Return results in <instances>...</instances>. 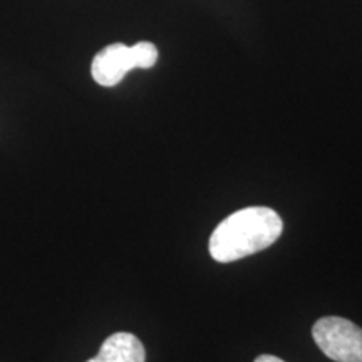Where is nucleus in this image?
<instances>
[{"label": "nucleus", "instance_id": "obj_1", "mask_svg": "<svg viewBox=\"0 0 362 362\" xmlns=\"http://www.w3.org/2000/svg\"><path fill=\"white\" fill-rule=\"evenodd\" d=\"M282 230L284 221L272 208H243L216 226L208 250L216 262L230 264L269 248L282 235Z\"/></svg>", "mask_w": 362, "mask_h": 362}, {"label": "nucleus", "instance_id": "obj_2", "mask_svg": "<svg viewBox=\"0 0 362 362\" xmlns=\"http://www.w3.org/2000/svg\"><path fill=\"white\" fill-rule=\"evenodd\" d=\"M158 49L151 42H138L133 47L111 44L96 54L90 64V74L99 86L112 88L133 69H149L156 64Z\"/></svg>", "mask_w": 362, "mask_h": 362}, {"label": "nucleus", "instance_id": "obj_3", "mask_svg": "<svg viewBox=\"0 0 362 362\" xmlns=\"http://www.w3.org/2000/svg\"><path fill=\"white\" fill-rule=\"evenodd\" d=\"M320 351L336 362H362V329L342 317H324L312 327Z\"/></svg>", "mask_w": 362, "mask_h": 362}, {"label": "nucleus", "instance_id": "obj_4", "mask_svg": "<svg viewBox=\"0 0 362 362\" xmlns=\"http://www.w3.org/2000/svg\"><path fill=\"white\" fill-rule=\"evenodd\" d=\"M88 362H146V351L133 334L116 332L103 342L98 356Z\"/></svg>", "mask_w": 362, "mask_h": 362}, {"label": "nucleus", "instance_id": "obj_5", "mask_svg": "<svg viewBox=\"0 0 362 362\" xmlns=\"http://www.w3.org/2000/svg\"><path fill=\"white\" fill-rule=\"evenodd\" d=\"M255 362H285V361L279 359V357H275V356L264 354V356H259V357H257Z\"/></svg>", "mask_w": 362, "mask_h": 362}]
</instances>
